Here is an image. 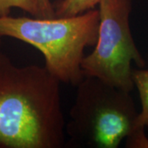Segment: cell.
I'll return each instance as SVG.
<instances>
[{"label":"cell","mask_w":148,"mask_h":148,"mask_svg":"<svg viewBox=\"0 0 148 148\" xmlns=\"http://www.w3.org/2000/svg\"><path fill=\"white\" fill-rule=\"evenodd\" d=\"M100 27L99 9L69 17L43 19L0 16V36L14 38L36 48L45 67L60 82L77 86L83 79L86 48L95 46Z\"/></svg>","instance_id":"cell-2"},{"label":"cell","mask_w":148,"mask_h":148,"mask_svg":"<svg viewBox=\"0 0 148 148\" xmlns=\"http://www.w3.org/2000/svg\"><path fill=\"white\" fill-rule=\"evenodd\" d=\"M132 79L134 86L138 88L142 104V110L137 118V125L148 127V70H133Z\"/></svg>","instance_id":"cell-5"},{"label":"cell","mask_w":148,"mask_h":148,"mask_svg":"<svg viewBox=\"0 0 148 148\" xmlns=\"http://www.w3.org/2000/svg\"><path fill=\"white\" fill-rule=\"evenodd\" d=\"M12 8H20L34 17L40 18L37 0H0V16H8Z\"/></svg>","instance_id":"cell-7"},{"label":"cell","mask_w":148,"mask_h":148,"mask_svg":"<svg viewBox=\"0 0 148 148\" xmlns=\"http://www.w3.org/2000/svg\"><path fill=\"white\" fill-rule=\"evenodd\" d=\"M1 38H2V37L0 36V46H1Z\"/></svg>","instance_id":"cell-9"},{"label":"cell","mask_w":148,"mask_h":148,"mask_svg":"<svg viewBox=\"0 0 148 148\" xmlns=\"http://www.w3.org/2000/svg\"><path fill=\"white\" fill-rule=\"evenodd\" d=\"M77 87L66 126L70 145L117 148L140 127L130 92L90 76Z\"/></svg>","instance_id":"cell-3"},{"label":"cell","mask_w":148,"mask_h":148,"mask_svg":"<svg viewBox=\"0 0 148 148\" xmlns=\"http://www.w3.org/2000/svg\"><path fill=\"white\" fill-rule=\"evenodd\" d=\"M101 0H57L53 3L55 17H69L95 8Z\"/></svg>","instance_id":"cell-6"},{"label":"cell","mask_w":148,"mask_h":148,"mask_svg":"<svg viewBox=\"0 0 148 148\" xmlns=\"http://www.w3.org/2000/svg\"><path fill=\"white\" fill-rule=\"evenodd\" d=\"M39 9L40 12V18L52 19L55 18V13L53 3L50 0H37Z\"/></svg>","instance_id":"cell-8"},{"label":"cell","mask_w":148,"mask_h":148,"mask_svg":"<svg viewBox=\"0 0 148 148\" xmlns=\"http://www.w3.org/2000/svg\"><path fill=\"white\" fill-rule=\"evenodd\" d=\"M60 82L45 67H18L0 51V148H61Z\"/></svg>","instance_id":"cell-1"},{"label":"cell","mask_w":148,"mask_h":148,"mask_svg":"<svg viewBox=\"0 0 148 148\" xmlns=\"http://www.w3.org/2000/svg\"><path fill=\"white\" fill-rule=\"evenodd\" d=\"M98 5V40L92 53L82 59L84 77H95L131 92L134 87L132 62L140 68L145 66L129 26L131 0H101Z\"/></svg>","instance_id":"cell-4"}]
</instances>
